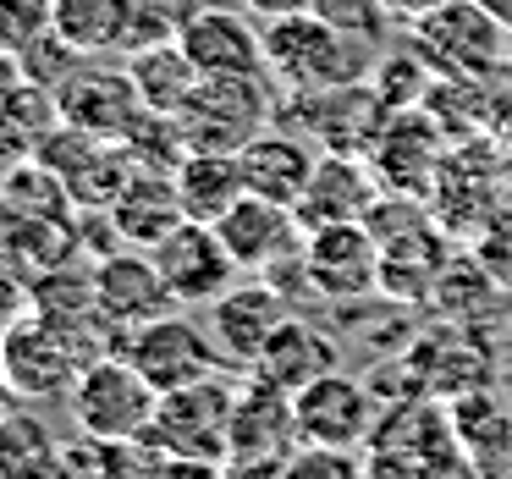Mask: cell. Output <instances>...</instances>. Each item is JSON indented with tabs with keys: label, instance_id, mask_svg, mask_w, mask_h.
<instances>
[{
	"label": "cell",
	"instance_id": "cell-6",
	"mask_svg": "<svg viewBox=\"0 0 512 479\" xmlns=\"http://www.w3.org/2000/svg\"><path fill=\"white\" fill-rule=\"evenodd\" d=\"M298 446L292 391L270 386L259 375L237 380L232 424H226V468L221 474H287V457Z\"/></svg>",
	"mask_w": 512,
	"mask_h": 479
},
{
	"label": "cell",
	"instance_id": "cell-3",
	"mask_svg": "<svg viewBox=\"0 0 512 479\" xmlns=\"http://www.w3.org/2000/svg\"><path fill=\"white\" fill-rule=\"evenodd\" d=\"M232 402H237V380L226 375H204L193 386L177 391H160V408H155V435L166 446V457L177 468H226V424H232Z\"/></svg>",
	"mask_w": 512,
	"mask_h": 479
},
{
	"label": "cell",
	"instance_id": "cell-30",
	"mask_svg": "<svg viewBox=\"0 0 512 479\" xmlns=\"http://www.w3.org/2000/svg\"><path fill=\"white\" fill-rule=\"evenodd\" d=\"M17 83H23V56H17V50H0V100H6Z\"/></svg>",
	"mask_w": 512,
	"mask_h": 479
},
{
	"label": "cell",
	"instance_id": "cell-1",
	"mask_svg": "<svg viewBox=\"0 0 512 479\" xmlns=\"http://www.w3.org/2000/svg\"><path fill=\"white\" fill-rule=\"evenodd\" d=\"M364 474H397V479L468 474L452 413H441L435 397H402L397 408H380L375 430L364 441Z\"/></svg>",
	"mask_w": 512,
	"mask_h": 479
},
{
	"label": "cell",
	"instance_id": "cell-10",
	"mask_svg": "<svg viewBox=\"0 0 512 479\" xmlns=\"http://www.w3.org/2000/svg\"><path fill=\"white\" fill-rule=\"evenodd\" d=\"M292 419H298V441L364 452L369 430L380 419V402L369 391V380L347 375V369H331V375L309 380L303 391H292Z\"/></svg>",
	"mask_w": 512,
	"mask_h": 479
},
{
	"label": "cell",
	"instance_id": "cell-21",
	"mask_svg": "<svg viewBox=\"0 0 512 479\" xmlns=\"http://www.w3.org/2000/svg\"><path fill=\"white\" fill-rule=\"evenodd\" d=\"M171 177H177L182 215H193V221H221V215L248 193L243 160L226 155V149H188V155L171 166Z\"/></svg>",
	"mask_w": 512,
	"mask_h": 479
},
{
	"label": "cell",
	"instance_id": "cell-31",
	"mask_svg": "<svg viewBox=\"0 0 512 479\" xmlns=\"http://www.w3.org/2000/svg\"><path fill=\"white\" fill-rule=\"evenodd\" d=\"M397 12H413V17H424V12H435V6H446V0H391Z\"/></svg>",
	"mask_w": 512,
	"mask_h": 479
},
{
	"label": "cell",
	"instance_id": "cell-23",
	"mask_svg": "<svg viewBox=\"0 0 512 479\" xmlns=\"http://www.w3.org/2000/svg\"><path fill=\"white\" fill-rule=\"evenodd\" d=\"M127 23H133V0H50V28L83 56L122 50Z\"/></svg>",
	"mask_w": 512,
	"mask_h": 479
},
{
	"label": "cell",
	"instance_id": "cell-20",
	"mask_svg": "<svg viewBox=\"0 0 512 479\" xmlns=\"http://www.w3.org/2000/svg\"><path fill=\"white\" fill-rule=\"evenodd\" d=\"M237 160H243L248 193H265V199L298 210L303 188H309L314 166H320V149H309L298 133H259L237 149Z\"/></svg>",
	"mask_w": 512,
	"mask_h": 479
},
{
	"label": "cell",
	"instance_id": "cell-16",
	"mask_svg": "<svg viewBox=\"0 0 512 479\" xmlns=\"http://www.w3.org/2000/svg\"><path fill=\"white\" fill-rule=\"evenodd\" d=\"M215 232H221L226 254H232L243 270H254V265L270 270L281 254H292V248L303 243L298 210H292V204L265 199V193H243V199L215 221Z\"/></svg>",
	"mask_w": 512,
	"mask_h": 479
},
{
	"label": "cell",
	"instance_id": "cell-29",
	"mask_svg": "<svg viewBox=\"0 0 512 479\" xmlns=\"http://www.w3.org/2000/svg\"><path fill=\"white\" fill-rule=\"evenodd\" d=\"M248 12L259 17V23H270V17H292V12H309L314 0H243Z\"/></svg>",
	"mask_w": 512,
	"mask_h": 479
},
{
	"label": "cell",
	"instance_id": "cell-8",
	"mask_svg": "<svg viewBox=\"0 0 512 479\" xmlns=\"http://www.w3.org/2000/svg\"><path fill=\"white\" fill-rule=\"evenodd\" d=\"M309 292L325 303H364L380 292V237L364 221H331L303 232Z\"/></svg>",
	"mask_w": 512,
	"mask_h": 479
},
{
	"label": "cell",
	"instance_id": "cell-19",
	"mask_svg": "<svg viewBox=\"0 0 512 479\" xmlns=\"http://www.w3.org/2000/svg\"><path fill=\"white\" fill-rule=\"evenodd\" d=\"M468 474H512V408L490 386H474L446 402Z\"/></svg>",
	"mask_w": 512,
	"mask_h": 479
},
{
	"label": "cell",
	"instance_id": "cell-24",
	"mask_svg": "<svg viewBox=\"0 0 512 479\" xmlns=\"http://www.w3.org/2000/svg\"><path fill=\"white\" fill-rule=\"evenodd\" d=\"M61 468V446L28 408H12L0 419V474H50Z\"/></svg>",
	"mask_w": 512,
	"mask_h": 479
},
{
	"label": "cell",
	"instance_id": "cell-2",
	"mask_svg": "<svg viewBox=\"0 0 512 479\" xmlns=\"http://www.w3.org/2000/svg\"><path fill=\"white\" fill-rule=\"evenodd\" d=\"M364 50L369 45L336 34L314 12H292L265 23V72L287 94H320V89L358 83L364 78Z\"/></svg>",
	"mask_w": 512,
	"mask_h": 479
},
{
	"label": "cell",
	"instance_id": "cell-25",
	"mask_svg": "<svg viewBox=\"0 0 512 479\" xmlns=\"http://www.w3.org/2000/svg\"><path fill=\"white\" fill-rule=\"evenodd\" d=\"M204 6H210V0H133V23H127V45L122 50L133 56V50L166 45V39H177Z\"/></svg>",
	"mask_w": 512,
	"mask_h": 479
},
{
	"label": "cell",
	"instance_id": "cell-5",
	"mask_svg": "<svg viewBox=\"0 0 512 479\" xmlns=\"http://www.w3.org/2000/svg\"><path fill=\"white\" fill-rule=\"evenodd\" d=\"M83 325H61V320H17L12 331L0 336V375L12 380V391L23 402H39V397H67L72 380L83 375L89 358H100L89 347L83 353Z\"/></svg>",
	"mask_w": 512,
	"mask_h": 479
},
{
	"label": "cell",
	"instance_id": "cell-12",
	"mask_svg": "<svg viewBox=\"0 0 512 479\" xmlns=\"http://www.w3.org/2000/svg\"><path fill=\"white\" fill-rule=\"evenodd\" d=\"M171 287L160 276L155 254L149 248H111L94 265V309H100L105 331H133V325L155 320V314H171Z\"/></svg>",
	"mask_w": 512,
	"mask_h": 479
},
{
	"label": "cell",
	"instance_id": "cell-15",
	"mask_svg": "<svg viewBox=\"0 0 512 479\" xmlns=\"http://www.w3.org/2000/svg\"><path fill=\"white\" fill-rule=\"evenodd\" d=\"M61 105V122L83 127L94 138H122L133 127V116L144 111L133 89V72H116V67H89V56L72 67V78L56 89Z\"/></svg>",
	"mask_w": 512,
	"mask_h": 479
},
{
	"label": "cell",
	"instance_id": "cell-9",
	"mask_svg": "<svg viewBox=\"0 0 512 479\" xmlns=\"http://www.w3.org/2000/svg\"><path fill=\"white\" fill-rule=\"evenodd\" d=\"M122 353L144 369V380L155 391H177V386H193V380L226 369L215 336L199 331L193 320H182V314H155V320L133 325L122 336Z\"/></svg>",
	"mask_w": 512,
	"mask_h": 479
},
{
	"label": "cell",
	"instance_id": "cell-13",
	"mask_svg": "<svg viewBox=\"0 0 512 479\" xmlns=\"http://www.w3.org/2000/svg\"><path fill=\"white\" fill-rule=\"evenodd\" d=\"M188 61L204 78H270L265 72V28H254V12H226V6H204L188 28L177 34Z\"/></svg>",
	"mask_w": 512,
	"mask_h": 479
},
{
	"label": "cell",
	"instance_id": "cell-26",
	"mask_svg": "<svg viewBox=\"0 0 512 479\" xmlns=\"http://www.w3.org/2000/svg\"><path fill=\"white\" fill-rule=\"evenodd\" d=\"M314 17H325V23L336 28V34L358 39V45H380V39L391 34V0H314L309 6Z\"/></svg>",
	"mask_w": 512,
	"mask_h": 479
},
{
	"label": "cell",
	"instance_id": "cell-27",
	"mask_svg": "<svg viewBox=\"0 0 512 479\" xmlns=\"http://www.w3.org/2000/svg\"><path fill=\"white\" fill-rule=\"evenodd\" d=\"M83 61V50H72L67 39L50 28V34H39L34 45L23 50V78L28 83H45V89H61V83L72 78V67Z\"/></svg>",
	"mask_w": 512,
	"mask_h": 479
},
{
	"label": "cell",
	"instance_id": "cell-18",
	"mask_svg": "<svg viewBox=\"0 0 512 479\" xmlns=\"http://www.w3.org/2000/svg\"><path fill=\"white\" fill-rule=\"evenodd\" d=\"M331 369H342L336 342L320 331V325L287 314V320L270 331V342L259 347V358L243 369V375H259V380H270V386H281V391H303L309 380L331 375Z\"/></svg>",
	"mask_w": 512,
	"mask_h": 479
},
{
	"label": "cell",
	"instance_id": "cell-28",
	"mask_svg": "<svg viewBox=\"0 0 512 479\" xmlns=\"http://www.w3.org/2000/svg\"><path fill=\"white\" fill-rule=\"evenodd\" d=\"M39 34H50V0H0V50L23 56Z\"/></svg>",
	"mask_w": 512,
	"mask_h": 479
},
{
	"label": "cell",
	"instance_id": "cell-14",
	"mask_svg": "<svg viewBox=\"0 0 512 479\" xmlns=\"http://www.w3.org/2000/svg\"><path fill=\"white\" fill-rule=\"evenodd\" d=\"M287 314H292V298L276 281H232V287L210 303V336H215L226 364L248 369Z\"/></svg>",
	"mask_w": 512,
	"mask_h": 479
},
{
	"label": "cell",
	"instance_id": "cell-17",
	"mask_svg": "<svg viewBox=\"0 0 512 479\" xmlns=\"http://www.w3.org/2000/svg\"><path fill=\"white\" fill-rule=\"evenodd\" d=\"M375 199L380 188L364 160H353L347 149H320V166H314L309 188L298 199V226L309 232V226H331V221H364Z\"/></svg>",
	"mask_w": 512,
	"mask_h": 479
},
{
	"label": "cell",
	"instance_id": "cell-11",
	"mask_svg": "<svg viewBox=\"0 0 512 479\" xmlns=\"http://www.w3.org/2000/svg\"><path fill=\"white\" fill-rule=\"evenodd\" d=\"M149 254H155V265H160V276H166V287L177 303H215L232 287L237 270H243L226 254L215 221H193V215H182L166 237H155Z\"/></svg>",
	"mask_w": 512,
	"mask_h": 479
},
{
	"label": "cell",
	"instance_id": "cell-22",
	"mask_svg": "<svg viewBox=\"0 0 512 479\" xmlns=\"http://www.w3.org/2000/svg\"><path fill=\"white\" fill-rule=\"evenodd\" d=\"M127 72H133V89H138V100H144V111H160V116H177L182 105H188V94L199 89V78H204L177 39L133 50Z\"/></svg>",
	"mask_w": 512,
	"mask_h": 479
},
{
	"label": "cell",
	"instance_id": "cell-4",
	"mask_svg": "<svg viewBox=\"0 0 512 479\" xmlns=\"http://www.w3.org/2000/svg\"><path fill=\"white\" fill-rule=\"evenodd\" d=\"M67 408L78 419L83 435H100V441H127V435H144L155 424L160 391L144 380V369L127 353H100L83 364V375L72 380Z\"/></svg>",
	"mask_w": 512,
	"mask_h": 479
},
{
	"label": "cell",
	"instance_id": "cell-32",
	"mask_svg": "<svg viewBox=\"0 0 512 479\" xmlns=\"http://www.w3.org/2000/svg\"><path fill=\"white\" fill-rule=\"evenodd\" d=\"M507 375H512V347H507Z\"/></svg>",
	"mask_w": 512,
	"mask_h": 479
},
{
	"label": "cell",
	"instance_id": "cell-7",
	"mask_svg": "<svg viewBox=\"0 0 512 479\" xmlns=\"http://www.w3.org/2000/svg\"><path fill=\"white\" fill-rule=\"evenodd\" d=\"M182 149H237L270 127V78H199L177 111Z\"/></svg>",
	"mask_w": 512,
	"mask_h": 479
}]
</instances>
